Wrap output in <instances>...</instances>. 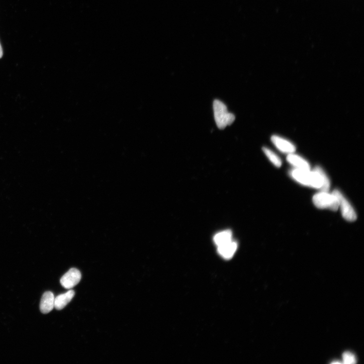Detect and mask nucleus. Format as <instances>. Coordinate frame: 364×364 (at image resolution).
<instances>
[{"instance_id": "obj_1", "label": "nucleus", "mask_w": 364, "mask_h": 364, "mask_svg": "<svg viewBox=\"0 0 364 364\" xmlns=\"http://www.w3.org/2000/svg\"><path fill=\"white\" fill-rule=\"evenodd\" d=\"M290 174L295 181L304 186L322 191H328L330 189V180L319 166L316 167L313 171L295 168L290 171Z\"/></svg>"}, {"instance_id": "obj_2", "label": "nucleus", "mask_w": 364, "mask_h": 364, "mask_svg": "<svg viewBox=\"0 0 364 364\" xmlns=\"http://www.w3.org/2000/svg\"><path fill=\"white\" fill-rule=\"evenodd\" d=\"M340 192L337 190H335L332 193L321 191L313 197V202L318 209H328L332 211H337L339 209Z\"/></svg>"}, {"instance_id": "obj_3", "label": "nucleus", "mask_w": 364, "mask_h": 364, "mask_svg": "<svg viewBox=\"0 0 364 364\" xmlns=\"http://www.w3.org/2000/svg\"><path fill=\"white\" fill-rule=\"evenodd\" d=\"M213 109L216 123L219 128L224 129L235 121V115L228 111L227 107L222 101L215 100Z\"/></svg>"}, {"instance_id": "obj_4", "label": "nucleus", "mask_w": 364, "mask_h": 364, "mask_svg": "<svg viewBox=\"0 0 364 364\" xmlns=\"http://www.w3.org/2000/svg\"><path fill=\"white\" fill-rule=\"evenodd\" d=\"M81 278L80 271L76 268H72L62 277L60 283L64 288L71 290L80 282Z\"/></svg>"}, {"instance_id": "obj_5", "label": "nucleus", "mask_w": 364, "mask_h": 364, "mask_svg": "<svg viewBox=\"0 0 364 364\" xmlns=\"http://www.w3.org/2000/svg\"><path fill=\"white\" fill-rule=\"evenodd\" d=\"M339 208L341 210L343 217L346 220L353 222L357 219V214L354 208L343 196L341 192L339 193Z\"/></svg>"}, {"instance_id": "obj_6", "label": "nucleus", "mask_w": 364, "mask_h": 364, "mask_svg": "<svg viewBox=\"0 0 364 364\" xmlns=\"http://www.w3.org/2000/svg\"><path fill=\"white\" fill-rule=\"evenodd\" d=\"M271 140L276 148L283 153L289 154L296 150L294 145L291 142L279 136H273Z\"/></svg>"}, {"instance_id": "obj_7", "label": "nucleus", "mask_w": 364, "mask_h": 364, "mask_svg": "<svg viewBox=\"0 0 364 364\" xmlns=\"http://www.w3.org/2000/svg\"><path fill=\"white\" fill-rule=\"evenodd\" d=\"M55 297L54 294L51 291L45 292L42 297L40 308L43 314H46L50 313L55 308Z\"/></svg>"}, {"instance_id": "obj_8", "label": "nucleus", "mask_w": 364, "mask_h": 364, "mask_svg": "<svg viewBox=\"0 0 364 364\" xmlns=\"http://www.w3.org/2000/svg\"><path fill=\"white\" fill-rule=\"evenodd\" d=\"M237 249V243L232 240L223 245L218 246L219 255L225 259L231 258L235 255Z\"/></svg>"}, {"instance_id": "obj_9", "label": "nucleus", "mask_w": 364, "mask_h": 364, "mask_svg": "<svg viewBox=\"0 0 364 364\" xmlns=\"http://www.w3.org/2000/svg\"><path fill=\"white\" fill-rule=\"evenodd\" d=\"M74 295V291L70 290L66 293L58 295L55 298V308L57 310L62 309L71 302Z\"/></svg>"}, {"instance_id": "obj_10", "label": "nucleus", "mask_w": 364, "mask_h": 364, "mask_svg": "<svg viewBox=\"0 0 364 364\" xmlns=\"http://www.w3.org/2000/svg\"><path fill=\"white\" fill-rule=\"evenodd\" d=\"M287 161L295 168L302 169V170H310V166L309 163L300 156L294 153L288 154Z\"/></svg>"}, {"instance_id": "obj_11", "label": "nucleus", "mask_w": 364, "mask_h": 364, "mask_svg": "<svg viewBox=\"0 0 364 364\" xmlns=\"http://www.w3.org/2000/svg\"><path fill=\"white\" fill-rule=\"evenodd\" d=\"M232 234L229 230L219 232L215 236L214 240L217 246L223 245L232 240Z\"/></svg>"}, {"instance_id": "obj_12", "label": "nucleus", "mask_w": 364, "mask_h": 364, "mask_svg": "<svg viewBox=\"0 0 364 364\" xmlns=\"http://www.w3.org/2000/svg\"><path fill=\"white\" fill-rule=\"evenodd\" d=\"M263 151L273 164L278 167L281 166L282 161L276 153L266 147L263 148Z\"/></svg>"}, {"instance_id": "obj_13", "label": "nucleus", "mask_w": 364, "mask_h": 364, "mask_svg": "<svg viewBox=\"0 0 364 364\" xmlns=\"http://www.w3.org/2000/svg\"><path fill=\"white\" fill-rule=\"evenodd\" d=\"M343 363L346 364H355L357 360L355 356L350 352H346L343 355Z\"/></svg>"}, {"instance_id": "obj_14", "label": "nucleus", "mask_w": 364, "mask_h": 364, "mask_svg": "<svg viewBox=\"0 0 364 364\" xmlns=\"http://www.w3.org/2000/svg\"><path fill=\"white\" fill-rule=\"evenodd\" d=\"M3 49L1 44H0V58H1L3 56Z\"/></svg>"}, {"instance_id": "obj_15", "label": "nucleus", "mask_w": 364, "mask_h": 364, "mask_svg": "<svg viewBox=\"0 0 364 364\" xmlns=\"http://www.w3.org/2000/svg\"><path fill=\"white\" fill-rule=\"evenodd\" d=\"M341 363H342L341 362H339V361H334V362H333L331 363V364H341Z\"/></svg>"}]
</instances>
